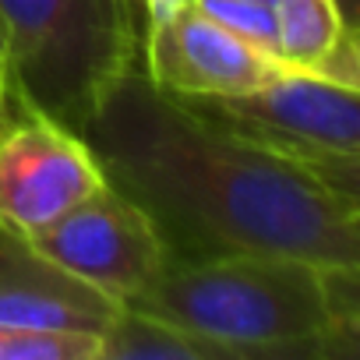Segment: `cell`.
<instances>
[{"instance_id": "obj_14", "label": "cell", "mask_w": 360, "mask_h": 360, "mask_svg": "<svg viewBox=\"0 0 360 360\" xmlns=\"http://www.w3.org/2000/svg\"><path fill=\"white\" fill-rule=\"evenodd\" d=\"M8 113H11V96H8V89L0 85V124L8 120Z\"/></svg>"}, {"instance_id": "obj_6", "label": "cell", "mask_w": 360, "mask_h": 360, "mask_svg": "<svg viewBox=\"0 0 360 360\" xmlns=\"http://www.w3.org/2000/svg\"><path fill=\"white\" fill-rule=\"evenodd\" d=\"M29 244L117 304L141 297L169 262L155 223L113 184L92 191Z\"/></svg>"}, {"instance_id": "obj_5", "label": "cell", "mask_w": 360, "mask_h": 360, "mask_svg": "<svg viewBox=\"0 0 360 360\" xmlns=\"http://www.w3.org/2000/svg\"><path fill=\"white\" fill-rule=\"evenodd\" d=\"M106 184L82 134L11 99L0 124V226L36 237Z\"/></svg>"}, {"instance_id": "obj_2", "label": "cell", "mask_w": 360, "mask_h": 360, "mask_svg": "<svg viewBox=\"0 0 360 360\" xmlns=\"http://www.w3.org/2000/svg\"><path fill=\"white\" fill-rule=\"evenodd\" d=\"M226 360H353L360 353V269L290 255L169 258L131 304Z\"/></svg>"}, {"instance_id": "obj_15", "label": "cell", "mask_w": 360, "mask_h": 360, "mask_svg": "<svg viewBox=\"0 0 360 360\" xmlns=\"http://www.w3.org/2000/svg\"><path fill=\"white\" fill-rule=\"evenodd\" d=\"M4 57H8V43H4V25H0V85L8 89V82H4Z\"/></svg>"}, {"instance_id": "obj_16", "label": "cell", "mask_w": 360, "mask_h": 360, "mask_svg": "<svg viewBox=\"0 0 360 360\" xmlns=\"http://www.w3.org/2000/svg\"><path fill=\"white\" fill-rule=\"evenodd\" d=\"M339 4H342L346 18H349V22H356V0H339Z\"/></svg>"}, {"instance_id": "obj_13", "label": "cell", "mask_w": 360, "mask_h": 360, "mask_svg": "<svg viewBox=\"0 0 360 360\" xmlns=\"http://www.w3.org/2000/svg\"><path fill=\"white\" fill-rule=\"evenodd\" d=\"M188 4H195V0H141V8H145V22H148V25H152V22L169 18L173 11L188 8Z\"/></svg>"}, {"instance_id": "obj_3", "label": "cell", "mask_w": 360, "mask_h": 360, "mask_svg": "<svg viewBox=\"0 0 360 360\" xmlns=\"http://www.w3.org/2000/svg\"><path fill=\"white\" fill-rule=\"evenodd\" d=\"M8 96L82 134L113 85L141 64V0H0Z\"/></svg>"}, {"instance_id": "obj_8", "label": "cell", "mask_w": 360, "mask_h": 360, "mask_svg": "<svg viewBox=\"0 0 360 360\" xmlns=\"http://www.w3.org/2000/svg\"><path fill=\"white\" fill-rule=\"evenodd\" d=\"M124 304L82 283L25 237L0 226V325L103 335Z\"/></svg>"}, {"instance_id": "obj_7", "label": "cell", "mask_w": 360, "mask_h": 360, "mask_svg": "<svg viewBox=\"0 0 360 360\" xmlns=\"http://www.w3.org/2000/svg\"><path fill=\"white\" fill-rule=\"evenodd\" d=\"M145 75L173 96H233L290 75V68L212 22L195 4L145 29Z\"/></svg>"}, {"instance_id": "obj_4", "label": "cell", "mask_w": 360, "mask_h": 360, "mask_svg": "<svg viewBox=\"0 0 360 360\" xmlns=\"http://www.w3.org/2000/svg\"><path fill=\"white\" fill-rule=\"evenodd\" d=\"M180 99L212 124L307 166L335 191L360 198V89L290 71L251 92Z\"/></svg>"}, {"instance_id": "obj_10", "label": "cell", "mask_w": 360, "mask_h": 360, "mask_svg": "<svg viewBox=\"0 0 360 360\" xmlns=\"http://www.w3.org/2000/svg\"><path fill=\"white\" fill-rule=\"evenodd\" d=\"M99 360H226L212 342L141 314L134 307H120L110 328L99 335Z\"/></svg>"}, {"instance_id": "obj_17", "label": "cell", "mask_w": 360, "mask_h": 360, "mask_svg": "<svg viewBox=\"0 0 360 360\" xmlns=\"http://www.w3.org/2000/svg\"><path fill=\"white\" fill-rule=\"evenodd\" d=\"M265 4H272V0H265Z\"/></svg>"}, {"instance_id": "obj_11", "label": "cell", "mask_w": 360, "mask_h": 360, "mask_svg": "<svg viewBox=\"0 0 360 360\" xmlns=\"http://www.w3.org/2000/svg\"><path fill=\"white\" fill-rule=\"evenodd\" d=\"M0 360H99V339L78 332H29L0 325Z\"/></svg>"}, {"instance_id": "obj_9", "label": "cell", "mask_w": 360, "mask_h": 360, "mask_svg": "<svg viewBox=\"0 0 360 360\" xmlns=\"http://www.w3.org/2000/svg\"><path fill=\"white\" fill-rule=\"evenodd\" d=\"M276 57L290 71L318 75L360 89V39L356 22L339 0H272Z\"/></svg>"}, {"instance_id": "obj_12", "label": "cell", "mask_w": 360, "mask_h": 360, "mask_svg": "<svg viewBox=\"0 0 360 360\" xmlns=\"http://www.w3.org/2000/svg\"><path fill=\"white\" fill-rule=\"evenodd\" d=\"M195 8L205 11L212 22L230 29L233 36L248 39L251 46L276 57V15L265 0H195Z\"/></svg>"}, {"instance_id": "obj_1", "label": "cell", "mask_w": 360, "mask_h": 360, "mask_svg": "<svg viewBox=\"0 0 360 360\" xmlns=\"http://www.w3.org/2000/svg\"><path fill=\"white\" fill-rule=\"evenodd\" d=\"M82 138L106 184L155 223L169 258L290 255L360 269V198L195 113L141 64Z\"/></svg>"}]
</instances>
